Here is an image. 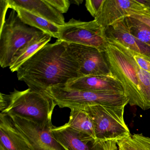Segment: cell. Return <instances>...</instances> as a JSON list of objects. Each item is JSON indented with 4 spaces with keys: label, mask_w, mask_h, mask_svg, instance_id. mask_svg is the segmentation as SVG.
Here are the masks:
<instances>
[{
    "label": "cell",
    "mask_w": 150,
    "mask_h": 150,
    "mask_svg": "<svg viewBox=\"0 0 150 150\" xmlns=\"http://www.w3.org/2000/svg\"><path fill=\"white\" fill-rule=\"evenodd\" d=\"M16 72L18 79L29 88L44 93L51 87L83 76L78 62L67 51L65 42L59 40L41 48Z\"/></svg>",
    "instance_id": "6da1fadb"
},
{
    "label": "cell",
    "mask_w": 150,
    "mask_h": 150,
    "mask_svg": "<svg viewBox=\"0 0 150 150\" xmlns=\"http://www.w3.org/2000/svg\"><path fill=\"white\" fill-rule=\"evenodd\" d=\"M105 52L112 74L121 82L129 104L144 110L150 109V74L140 68L127 48L108 38Z\"/></svg>",
    "instance_id": "7a4b0ae2"
},
{
    "label": "cell",
    "mask_w": 150,
    "mask_h": 150,
    "mask_svg": "<svg viewBox=\"0 0 150 150\" xmlns=\"http://www.w3.org/2000/svg\"><path fill=\"white\" fill-rule=\"evenodd\" d=\"M55 101L44 92L28 88L23 91L15 89L8 94H0L1 114L16 115L40 124L52 122Z\"/></svg>",
    "instance_id": "3957f363"
},
{
    "label": "cell",
    "mask_w": 150,
    "mask_h": 150,
    "mask_svg": "<svg viewBox=\"0 0 150 150\" xmlns=\"http://www.w3.org/2000/svg\"><path fill=\"white\" fill-rule=\"evenodd\" d=\"M45 93L60 108L84 109L94 105L122 107L129 104L124 92L82 91L72 89L65 85L51 87Z\"/></svg>",
    "instance_id": "277c9868"
},
{
    "label": "cell",
    "mask_w": 150,
    "mask_h": 150,
    "mask_svg": "<svg viewBox=\"0 0 150 150\" xmlns=\"http://www.w3.org/2000/svg\"><path fill=\"white\" fill-rule=\"evenodd\" d=\"M44 32L25 24L15 10L11 11L0 28V64L9 67L15 55L22 48Z\"/></svg>",
    "instance_id": "5b68a950"
},
{
    "label": "cell",
    "mask_w": 150,
    "mask_h": 150,
    "mask_svg": "<svg viewBox=\"0 0 150 150\" xmlns=\"http://www.w3.org/2000/svg\"><path fill=\"white\" fill-rule=\"evenodd\" d=\"M125 107L94 105L83 109L93 121L95 136L98 143L117 142L130 136L124 118Z\"/></svg>",
    "instance_id": "8992f818"
},
{
    "label": "cell",
    "mask_w": 150,
    "mask_h": 150,
    "mask_svg": "<svg viewBox=\"0 0 150 150\" xmlns=\"http://www.w3.org/2000/svg\"><path fill=\"white\" fill-rule=\"evenodd\" d=\"M59 28L57 40L106 51L108 42L105 30L95 20L86 22L72 18Z\"/></svg>",
    "instance_id": "52a82bcc"
},
{
    "label": "cell",
    "mask_w": 150,
    "mask_h": 150,
    "mask_svg": "<svg viewBox=\"0 0 150 150\" xmlns=\"http://www.w3.org/2000/svg\"><path fill=\"white\" fill-rule=\"evenodd\" d=\"M8 116L27 141L30 150H66L53 136L52 123L40 124L18 116Z\"/></svg>",
    "instance_id": "ba28073f"
},
{
    "label": "cell",
    "mask_w": 150,
    "mask_h": 150,
    "mask_svg": "<svg viewBox=\"0 0 150 150\" xmlns=\"http://www.w3.org/2000/svg\"><path fill=\"white\" fill-rule=\"evenodd\" d=\"M65 44L68 53L79 64L82 76L113 75L105 52L77 44Z\"/></svg>",
    "instance_id": "9c48e42d"
},
{
    "label": "cell",
    "mask_w": 150,
    "mask_h": 150,
    "mask_svg": "<svg viewBox=\"0 0 150 150\" xmlns=\"http://www.w3.org/2000/svg\"><path fill=\"white\" fill-rule=\"evenodd\" d=\"M147 10L138 0H104L94 18L104 30L118 20Z\"/></svg>",
    "instance_id": "30bf717a"
},
{
    "label": "cell",
    "mask_w": 150,
    "mask_h": 150,
    "mask_svg": "<svg viewBox=\"0 0 150 150\" xmlns=\"http://www.w3.org/2000/svg\"><path fill=\"white\" fill-rule=\"evenodd\" d=\"M52 132L66 150H101L100 144L95 139L67 124L59 127L53 126Z\"/></svg>",
    "instance_id": "8fae6325"
},
{
    "label": "cell",
    "mask_w": 150,
    "mask_h": 150,
    "mask_svg": "<svg viewBox=\"0 0 150 150\" xmlns=\"http://www.w3.org/2000/svg\"><path fill=\"white\" fill-rule=\"evenodd\" d=\"M65 85L82 91L124 92L121 82L113 75L82 76L69 81Z\"/></svg>",
    "instance_id": "7c38bea8"
},
{
    "label": "cell",
    "mask_w": 150,
    "mask_h": 150,
    "mask_svg": "<svg viewBox=\"0 0 150 150\" xmlns=\"http://www.w3.org/2000/svg\"><path fill=\"white\" fill-rule=\"evenodd\" d=\"M9 8H23L59 27L64 25V17L46 0H8Z\"/></svg>",
    "instance_id": "4fadbf2b"
},
{
    "label": "cell",
    "mask_w": 150,
    "mask_h": 150,
    "mask_svg": "<svg viewBox=\"0 0 150 150\" xmlns=\"http://www.w3.org/2000/svg\"><path fill=\"white\" fill-rule=\"evenodd\" d=\"M107 38L115 39L133 51L150 57V47L139 41L130 32L126 17L118 20L105 30Z\"/></svg>",
    "instance_id": "5bb4252c"
},
{
    "label": "cell",
    "mask_w": 150,
    "mask_h": 150,
    "mask_svg": "<svg viewBox=\"0 0 150 150\" xmlns=\"http://www.w3.org/2000/svg\"><path fill=\"white\" fill-rule=\"evenodd\" d=\"M0 147L4 150H30L8 115L0 113Z\"/></svg>",
    "instance_id": "9a60e30c"
},
{
    "label": "cell",
    "mask_w": 150,
    "mask_h": 150,
    "mask_svg": "<svg viewBox=\"0 0 150 150\" xmlns=\"http://www.w3.org/2000/svg\"><path fill=\"white\" fill-rule=\"evenodd\" d=\"M52 37L47 34H42L26 45L15 55L9 68L12 72H16L21 66L30 58L37 52L49 43Z\"/></svg>",
    "instance_id": "2e32d148"
},
{
    "label": "cell",
    "mask_w": 150,
    "mask_h": 150,
    "mask_svg": "<svg viewBox=\"0 0 150 150\" xmlns=\"http://www.w3.org/2000/svg\"><path fill=\"white\" fill-rule=\"evenodd\" d=\"M12 9L16 11L19 18L25 24L58 39L59 30L58 26L23 8L15 7Z\"/></svg>",
    "instance_id": "e0dca14e"
},
{
    "label": "cell",
    "mask_w": 150,
    "mask_h": 150,
    "mask_svg": "<svg viewBox=\"0 0 150 150\" xmlns=\"http://www.w3.org/2000/svg\"><path fill=\"white\" fill-rule=\"evenodd\" d=\"M71 110L69 121L67 124L96 139L93 124L87 112L83 109L78 108H73Z\"/></svg>",
    "instance_id": "ac0fdd59"
},
{
    "label": "cell",
    "mask_w": 150,
    "mask_h": 150,
    "mask_svg": "<svg viewBox=\"0 0 150 150\" xmlns=\"http://www.w3.org/2000/svg\"><path fill=\"white\" fill-rule=\"evenodd\" d=\"M118 150H150V137L134 134L117 142Z\"/></svg>",
    "instance_id": "d6986e66"
},
{
    "label": "cell",
    "mask_w": 150,
    "mask_h": 150,
    "mask_svg": "<svg viewBox=\"0 0 150 150\" xmlns=\"http://www.w3.org/2000/svg\"><path fill=\"white\" fill-rule=\"evenodd\" d=\"M132 34L143 43L150 47V27L131 16L126 17Z\"/></svg>",
    "instance_id": "ffe728a7"
},
{
    "label": "cell",
    "mask_w": 150,
    "mask_h": 150,
    "mask_svg": "<svg viewBox=\"0 0 150 150\" xmlns=\"http://www.w3.org/2000/svg\"><path fill=\"white\" fill-rule=\"evenodd\" d=\"M137 64L144 71L150 74V57L138 53L126 48Z\"/></svg>",
    "instance_id": "44dd1931"
},
{
    "label": "cell",
    "mask_w": 150,
    "mask_h": 150,
    "mask_svg": "<svg viewBox=\"0 0 150 150\" xmlns=\"http://www.w3.org/2000/svg\"><path fill=\"white\" fill-rule=\"evenodd\" d=\"M104 0H86V6L87 10L95 18L98 14Z\"/></svg>",
    "instance_id": "7402d4cb"
},
{
    "label": "cell",
    "mask_w": 150,
    "mask_h": 150,
    "mask_svg": "<svg viewBox=\"0 0 150 150\" xmlns=\"http://www.w3.org/2000/svg\"><path fill=\"white\" fill-rule=\"evenodd\" d=\"M46 1L62 14L67 13L71 5L68 0H46Z\"/></svg>",
    "instance_id": "603a6c76"
},
{
    "label": "cell",
    "mask_w": 150,
    "mask_h": 150,
    "mask_svg": "<svg viewBox=\"0 0 150 150\" xmlns=\"http://www.w3.org/2000/svg\"><path fill=\"white\" fill-rule=\"evenodd\" d=\"M0 8H1V28L6 21V16L8 9L9 8L8 0H1L0 1Z\"/></svg>",
    "instance_id": "cb8c5ba5"
},
{
    "label": "cell",
    "mask_w": 150,
    "mask_h": 150,
    "mask_svg": "<svg viewBox=\"0 0 150 150\" xmlns=\"http://www.w3.org/2000/svg\"><path fill=\"white\" fill-rule=\"evenodd\" d=\"M130 16L144 23L150 27V11L148 9L145 12L136 14Z\"/></svg>",
    "instance_id": "d4e9b609"
},
{
    "label": "cell",
    "mask_w": 150,
    "mask_h": 150,
    "mask_svg": "<svg viewBox=\"0 0 150 150\" xmlns=\"http://www.w3.org/2000/svg\"><path fill=\"white\" fill-rule=\"evenodd\" d=\"M101 150H118L117 142L114 141H107L101 142Z\"/></svg>",
    "instance_id": "484cf974"
},
{
    "label": "cell",
    "mask_w": 150,
    "mask_h": 150,
    "mask_svg": "<svg viewBox=\"0 0 150 150\" xmlns=\"http://www.w3.org/2000/svg\"><path fill=\"white\" fill-rule=\"evenodd\" d=\"M138 1L150 11V0H138Z\"/></svg>",
    "instance_id": "4316f807"
},
{
    "label": "cell",
    "mask_w": 150,
    "mask_h": 150,
    "mask_svg": "<svg viewBox=\"0 0 150 150\" xmlns=\"http://www.w3.org/2000/svg\"><path fill=\"white\" fill-rule=\"evenodd\" d=\"M0 150H4L3 149H2V148H1V147H0Z\"/></svg>",
    "instance_id": "83f0119b"
}]
</instances>
